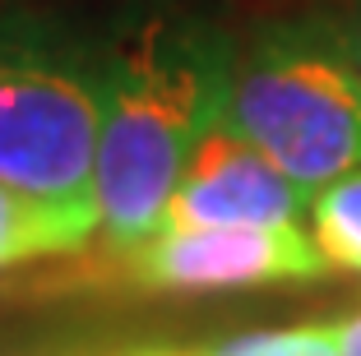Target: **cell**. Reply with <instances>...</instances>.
I'll list each match as a JSON object with an SVG mask.
<instances>
[{
    "mask_svg": "<svg viewBox=\"0 0 361 356\" xmlns=\"http://www.w3.org/2000/svg\"><path fill=\"white\" fill-rule=\"evenodd\" d=\"M121 356H204V352H171V347H144V352H121Z\"/></svg>",
    "mask_w": 361,
    "mask_h": 356,
    "instance_id": "obj_11",
    "label": "cell"
},
{
    "mask_svg": "<svg viewBox=\"0 0 361 356\" xmlns=\"http://www.w3.org/2000/svg\"><path fill=\"white\" fill-rule=\"evenodd\" d=\"M144 292H232L329 278V259L301 227H195L153 231L121 254Z\"/></svg>",
    "mask_w": 361,
    "mask_h": 356,
    "instance_id": "obj_4",
    "label": "cell"
},
{
    "mask_svg": "<svg viewBox=\"0 0 361 356\" xmlns=\"http://www.w3.org/2000/svg\"><path fill=\"white\" fill-rule=\"evenodd\" d=\"M204 356H343L329 324H301V329H259L227 343L209 347Z\"/></svg>",
    "mask_w": 361,
    "mask_h": 356,
    "instance_id": "obj_8",
    "label": "cell"
},
{
    "mask_svg": "<svg viewBox=\"0 0 361 356\" xmlns=\"http://www.w3.org/2000/svg\"><path fill=\"white\" fill-rule=\"evenodd\" d=\"M334 343H338L343 356H361V310L348 314V319H338V324H329Z\"/></svg>",
    "mask_w": 361,
    "mask_h": 356,
    "instance_id": "obj_10",
    "label": "cell"
},
{
    "mask_svg": "<svg viewBox=\"0 0 361 356\" xmlns=\"http://www.w3.org/2000/svg\"><path fill=\"white\" fill-rule=\"evenodd\" d=\"M310 200L283 171L218 121L195 144L190 162L171 190L158 231L195 227H301Z\"/></svg>",
    "mask_w": 361,
    "mask_h": 356,
    "instance_id": "obj_5",
    "label": "cell"
},
{
    "mask_svg": "<svg viewBox=\"0 0 361 356\" xmlns=\"http://www.w3.org/2000/svg\"><path fill=\"white\" fill-rule=\"evenodd\" d=\"M223 125L315 200L361 167V74L334 19H283L236 47Z\"/></svg>",
    "mask_w": 361,
    "mask_h": 356,
    "instance_id": "obj_2",
    "label": "cell"
},
{
    "mask_svg": "<svg viewBox=\"0 0 361 356\" xmlns=\"http://www.w3.org/2000/svg\"><path fill=\"white\" fill-rule=\"evenodd\" d=\"M310 241L329 259V269L361 273V167L310 200Z\"/></svg>",
    "mask_w": 361,
    "mask_h": 356,
    "instance_id": "obj_7",
    "label": "cell"
},
{
    "mask_svg": "<svg viewBox=\"0 0 361 356\" xmlns=\"http://www.w3.org/2000/svg\"><path fill=\"white\" fill-rule=\"evenodd\" d=\"M97 231H102V218L93 209H65L0 180V273L47 259V254L84 250Z\"/></svg>",
    "mask_w": 361,
    "mask_h": 356,
    "instance_id": "obj_6",
    "label": "cell"
},
{
    "mask_svg": "<svg viewBox=\"0 0 361 356\" xmlns=\"http://www.w3.org/2000/svg\"><path fill=\"white\" fill-rule=\"evenodd\" d=\"M329 19H334V28H338L343 47H348L352 65H357V74H361V0H338V10H334Z\"/></svg>",
    "mask_w": 361,
    "mask_h": 356,
    "instance_id": "obj_9",
    "label": "cell"
},
{
    "mask_svg": "<svg viewBox=\"0 0 361 356\" xmlns=\"http://www.w3.org/2000/svg\"><path fill=\"white\" fill-rule=\"evenodd\" d=\"M236 47L218 23L180 10L135 14L97 65L93 200L116 254L158 231L195 144L223 121Z\"/></svg>",
    "mask_w": 361,
    "mask_h": 356,
    "instance_id": "obj_1",
    "label": "cell"
},
{
    "mask_svg": "<svg viewBox=\"0 0 361 356\" xmlns=\"http://www.w3.org/2000/svg\"><path fill=\"white\" fill-rule=\"evenodd\" d=\"M97 121L93 65L32 23H0V180L97 213Z\"/></svg>",
    "mask_w": 361,
    "mask_h": 356,
    "instance_id": "obj_3",
    "label": "cell"
}]
</instances>
